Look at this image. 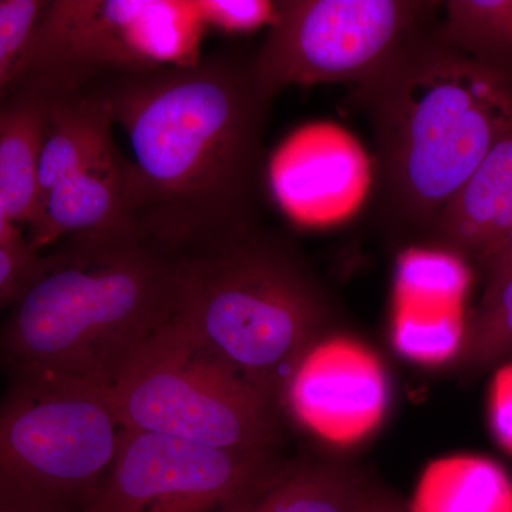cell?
Segmentation results:
<instances>
[{"label": "cell", "mask_w": 512, "mask_h": 512, "mask_svg": "<svg viewBox=\"0 0 512 512\" xmlns=\"http://www.w3.org/2000/svg\"><path fill=\"white\" fill-rule=\"evenodd\" d=\"M437 35L476 62L512 74V0H447Z\"/></svg>", "instance_id": "17"}, {"label": "cell", "mask_w": 512, "mask_h": 512, "mask_svg": "<svg viewBox=\"0 0 512 512\" xmlns=\"http://www.w3.org/2000/svg\"><path fill=\"white\" fill-rule=\"evenodd\" d=\"M431 0H279L254 53L262 82L289 86L365 82L410 40L437 23Z\"/></svg>", "instance_id": "8"}, {"label": "cell", "mask_w": 512, "mask_h": 512, "mask_svg": "<svg viewBox=\"0 0 512 512\" xmlns=\"http://www.w3.org/2000/svg\"><path fill=\"white\" fill-rule=\"evenodd\" d=\"M468 285L463 259L446 252H409L400 262L397 305L460 308Z\"/></svg>", "instance_id": "19"}, {"label": "cell", "mask_w": 512, "mask_h": 512, "mask_svg": "<svg viewBox=\"0 0 512 512\" xmlns=\"http://www.w3.org/2000/svg\"><path fill=\"white\" fill-rule=\"evenodd\" d=\"M198 18L227 32H248L269 26L275 16V2L265 0H201L192 2Z\"/></svg>", "instance_id": "22"}, {"label": "cell", "mask_w": 512, "mask_h": 512, "mask_svg": "<svg viewBox=\"0 0 512 512\" xmlns=\"http://www.w3.org/2000/svg\"><path fill=\"white\" fill-rule=\"evenodd\" d=\"M45 5L43 0H0V109L16 64Z\"/></svg>", "instance_id": "21"}, {"label": "cell", "mask_w": 512, "mask_h": 512, "mask_svg": "<svg viewBox=\"0 0 512 512\" xmlns=\"http://www.w3.org/2000/svg\"><path fill=\"white\" fill-rule=\"evenodd\" d=\"M126 429L249 453H279L282 410L175 318L111 390Z\"/></svg>", "instance_id": "6"}, {"label": "cell", "mask_w": 512, "mask_h": 512, "mask_svg": "<svg viewBox=\"0 0 512 512\" xmlns=\"http://www.w3.org/2000/svg\"><path fill=\"white\" fill-rule=\"evenodd\" d=\"M29 244L19 225L10 217L5 201L0 197V249L16 248Z\"/></svg>", "instance_id": "26"}, {"label": "cell", "mask_w": 512, "mask_h": 512, "mask_svg": "<svg viewBox=\"0 0 512 512\" xmlns=\"http://www.w3.org/2000/svg\"><path fill=\"white\" fill-rule=\"evenodd\" d=\"M128 174L130 158L123 154L64 178L49 192L29 227L30 247L42 252L72 235L137 228Z\"/></svg>", "instance_id": "12"}, {"label": "cell", "mask_w": 512, "mask_h": 512, "mask_svg": "<svg viewBox=\"0 0 512 512\" xmlns=\"http://www.w3.org/2000/svg\"><path fill=\"white\" fill-rule=\"evenodd\" d=\"M512 231V126L448 200L426 245L483 266Z\"/></svg>", "instance_id": "11"}, {"label": "cell", "mask_w": 512, "mask_h": 512, "mask_svg": "<svg viewBox=\"0 0 512 512\" xmlns=\"http://www.w3.org/2000/svg\"><path fill=\"white\" fill-rule=\"evenodd\" d=\"M286 463L126 429L116 461L87 512H244Z\"/></svg>", "instance_id": "9"}, {"label": "cell", "mask_w": 512, "mask_h": 512, "mask_svg": "<svg viewBox=\"0 0 512 512\" xmlns=\"http://www.w3.org/2000/svg\"><path fill=\"white\" fill-rule=\"evenodd\" d=\"M0 512H3V511H0Z\"/></svg>", "instance_id": "27"}, {"label": "cell", "mask_w": 512, "mask_h": 512, "mask_svg": "<svg viewBox=\"0 0 512 512\" xmlns=\"http://www.w3.org/2000/svg\"><path fill=\"white\" fill-rule=\"evenodd\" d=\"M42 259L29 244L0 249V308L10 306L35 274Z\"/></svg>", "instance_id": "23"}, {"label": "cell", "mask_w": 512, "mask_h": 512, "mask_svg": "<svg viewBox=\"0 0 512 512\" xmlns=\"http://www.w3.org/2000/svg\"><path fill=\"white\" fill-rule=\"evenodd\" d=\"M6 376L0 397V511H89L126 430L111 393L64 377Z\"/></svg>", "instance_id": "5"}, {"label": "cell", "mask_w": 512, "mask_h": 512, "mask_svg": "<svg viewBox=\"0 0 512 512\" xmlns=\"http://www.w3.org/2000/svg\"><path fill=\"white\" fill-rule=\"evenodd\" d=\"M191 2L52 0L37 19L9 92H59L111 74L197 62L185 47ZM8 92V93H9Z\"/></svg>", "instance_id": "7"}, {"label": "cell", "mask_w": 512, "mask_h": 512, "mask_svg": "<svg viewBox=\"0 0 512 512\" xmlns=\"http://www.w3.org/2000/svg\"><path fill=\"white\" fill-rule=\"evenodd\" d=\"M512 359V275L495 291L481 298L473 318L468 320L461 366L480 372Z\"/></svg>", "instance_id": "20"}, {"label": "cell", "mask_w": 512, "mask_h": 512, "mask_svg": "<svg viewBox=\"0 0 512 512\" xmlns=\"http://www.w3.org/2000/svg\"><path fill=\"white\" fill-rule=\"evenodd\" d=\"M437 25L350 87L375 146L379 224L426 244L434 222L512 126V74L446 45Z\"/></svg>", "instance_id": "3"}, {"label": "cell", "mask_w": 512, "mask_h": 512, "mask_svg": "<svg viewBox=\"0 0 512 512\" xmlns=\"http://www.w3.org/2000/svg\"><path fill=\"white\" fill-rule=\"evenodd\" d=\"M380 498L355 468L286 461L244 512H372Z\"/></svg>", "instance_id": "15"}, {"label": "cell", "mask_w": 512, "mask_h": 512, "mask_svg": "<svg viewBox=\"0 0 512 512\" xmlns=\"http://www.w3.org/2000/svg\"><path fill=\"white\" fill-rule=\"evenodd\" d=\"M485 272L484 295L495 291L512 275V231L500 249L483 265Z\"/></svg>", "instance_id": "25"}, {"label": "cell", "mask_w": 512, "mask_h": 512, "mask_svg": "<svg viewBox=\"0 0 512 512\" xmlns=\"http://www.w3.org/2000/svg\"><path fill=\"white\" fill-rule=\"evenodd\" d=\"M488 423L495 441L512 456V362L498 367L491 380Z\"/></svg>", "instance_id": "24"}, {"label": "cell", "mask_w": 512, "mask_h": 512, "mask_svg": "<svg viewBox=\"0 0 512 512\" xmlns=\"http://www.w3.org/2000/svg\"><path fill=\"white\" fill-rule=\"evenodd\" d=\"M46 93L49 123L40 157L37 214L49 192L64 178L123 156L114 141L109 103L96 82Z\"/></svg>", "instance_id": "13"}, {"label": "cell", "mask_w": 512, "mask_h": 512, "mask_svg": "<svg viewBox=\"0 0 512 512\" xmlns=\"http://www.w3.org/2000/svg\"><path fill=\"white\" fill-rule=\"evenodd\" d=\"M49 123V94L39 89L13 90L0 109V197L18 225L37 214L39 165Z\"/></svg>", "instance_id": "14"}, {"label": "cell", "mask_w": 512, "mask_h": 512, "mask_svg": "<svg viewBox=\"0 0 512 512\" xmlns=\"http://www.w3.org/2000/svg\"><path fill=\"white\" fill-rule=\"evenodd\" d=\"M94 82L126 131L134 224L147 238L192 261L262 227L276 93L252 55L217 50Z\"/></svg>", "instance_id": "1"}, {"label": "cell", "mask_w": 512, "mask_h": 512, "mask_svg": "<svg viewBox=\"0 0 512 512\" xmlns=\"http://www.w3.org/2000/svg\"><path fill=\"white\" fill-rule=\"evenodd\" d=\"M177 318L282 410L286 384L336 312L291 242L261 227L187 261Z\"/></svg>", "instance_id": "4"}, {"label": "cell", "mask_w": 512, "mask_h": 512, "mask_svg": "<svg viewBox=\"0 0 512 512\" xmlns=\"http://www.w3.org/2000/svg\"><path fill=\"white\" fill-rule=\"evenodd\" d=\"M185 264L137 228L63 238L0 322V370L111 392L177 315Z\"/></svg>", "instance_id": "2"}, {"label": "cell", "mask_w": 512, "mask_h": 512, "mask_svg": "<svg viewBox=\"0 0 512 512\" xmlns=\"http://www.w3.org/2000/svg\"><path fill=\"white\" fill-rule=\"evenodd\" d=\"M410 512H512V480L491 458H439L421 474Z\"/></svg>", "instance_id": "16"}, {"label": "cell", "mask_w": 512, "mask_h": 512, "mask_svg": "<svg viewBox=\"0 0 512 512\" xmlns=\"http://www.w3.org/2000/svg\"><path fill=\"white\" fill-rule=\"evenodd\" d=\"M466 326L460 308L397 305L390 335L394 349L404 359L440 366L460 356Z\"/></svg>", "instance_id": "18"}, {"label": "cell", "mask_w": 512, "mask_h": 512, "mask_svg": "<svg viewBox=\"0 0 512 512\" xmlns=\"http://www.w3.org/2000/svg\"><path fill=\"white\" fill-rule=\"evenodd\" d=\"M389 383L375 350L349 336H326L302 357L286 384L282 413L319 439L352 446L386 416Z\"/></svg>", "instance_id": "10"}]
</instances>
